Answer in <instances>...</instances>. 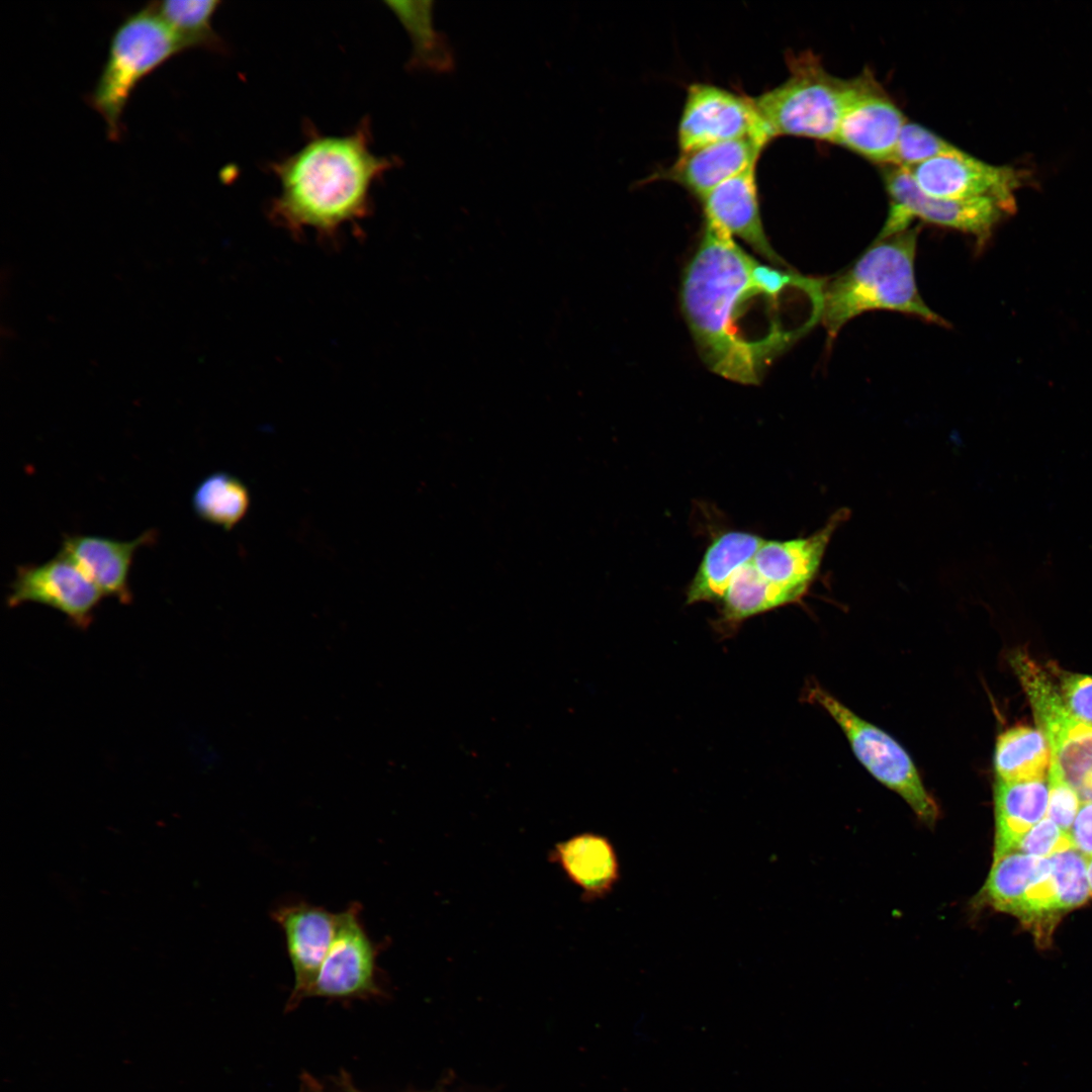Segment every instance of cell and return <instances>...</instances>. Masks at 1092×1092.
<instances>
[{"mask_svg": "<svg viewBox=\"0 0 1092 1092\" xmlns=\"http://www.w3.org/2000/svg\"><path fill=\"white\" fill-rule=\"evenodd\" d=\"M156 537L154 529L127 541L98 535L65 534L59 554L71 560L103 596L127 605L132 600L128 576L133 555L136 549L153 543Z\"/></svg>", "mask_w": 1092, "mask_h": 1092, "instance_id": "2e32d148", "label": "cell"}, {"mask_svg": "<svg viewBox=\"0 0 1092 1092\" xmlns=\"http://www.w3.org/2000/svg\"><path fill=\"white\" fill-rule=\"evenodd\" d=\"M789 75L778 86L753 97L775 138H806L833 143L851 79L831 75L811 52L786 56Z\"/></svg>", "mask_w": 1092, "mask_h": 1092, "instance_id": "277c9868", "label": "cell"}, {"mask_svg": "<svg viewBox=\"0 0 1092 1092\" xmlns=\"http://www.w3.org/2000/svg\"><path fill=\"white\" fill-rule=\"evenodd\" d=\"M907 122L903 112L871 72L851 79L833 143L885 165H892L901 130Z\"/></svg>", "mask_w": 1092, "mask_h": 1092, "instance_id": "9c48e42d", "label": "cell"}, {"mask_svg": "<svg viewBox=\"0 0 1092 1092\" xmlns=\"http://www.w3.org/2000/svg\"><path fill=\"white\" fill-rule=\"evenodd\" d=\"M306 1086L308 1087L309 1092H323L322 1089L317 1088V1085L314 1082V1080L310 1079L309 1077H306ZM349 1092H355V1091H349Z\"/></svg>", "mask_w": 1092, "mask_h": 1092, "instance_id": "836d02e7", "label": "cell"}, {"mask_svg": "<svg viewBox=\"0 0 1092 1092\" xmlns=\"http://www.w3.org/2000/svg\"><path fill=\"white\" fill-rule=\"evenodd\" d=\"M962 152L923 125L907 121L901 130L892 165L909 169L937 157Z\"/></svg>", "mask_w": 1092, "mask_h": 1092, "instance_id": "f1b7e54d", "label": "cell"}, {"mask_svg": "<svg viewBox=\"0 0 1092 1092\" xmlns=\"http://www.w3.org/2000/svg\"><path fill=\"white\" fill-rule=\"evenodd\" d=\"M767 143L746 138L679 152L674 162L654 173L651 180H668L699 200L725 181L756 167Z\"/></svg>", "mask_w": 1092, "mask_h": 1092, "instance_id": "9a60e30c", "label": "cell"}, {"mask_svg": "<svg viewBox=\"0 0 1092 1092\" xmlns=\"http://www.w3.org/2000/svg\"><path fill=\"white\" fill-rule=\"evenodd\" d=\"M848 516L847 509H839L808 536L764 540L751 561L753 566L766 580L803 598L820 570L831 538Z\"/></svg>", "mask_w": 1092, "mask_h": 1092, "instance_id": "5bb4252c", "label": "cell"}, {"mask_svg": "<svg viewBox=\"0 0 1092 1092\" xmlns=\"http://www.w3.org/2000/svg\"><path fill=\"white\" fill-rule=\"evenodd\" d=\"M906 170L918 187L929 195L950 199L989 198L1011 210L1015 205V191L1030 179L1024 169L992 165L965 151L937 157Z\"/></svg>", "mask_w": 1092, "mask_h": 1092, "instance_id": "8fae6325", "label": "cell"}, {"mask_svg": "<svg viewBox=\"0 0 1092 1092\" xmlns=\"http://www.w3.org/2000/svg\"><path fill=\"white\" fill-rule=\"evenodd\" d=\"M1051 748L1040 730L1012 727L997 739L995 771L1004 782L1044 781L1051 765Z\"/></svg>", "mask_w": 1092, "mask_h": 1092, "instance_id": "603a6c76", "label": "cell"}, {"mask_svg": "<svg viewBox=\"0 0 1092 1092\" xmlns=\"http://www.w3.org/2000/svg\"><path fill=\"white\" fill-rule=\"evenodd\" d=\"M751 561L735 573L720 602V616L716 621L720 628L734 630L736 625L750 617L802 599L798 594L766 580Z\"/></svg>", "mask_w": 1092, "mask_h": 1092, "instance_id": "7402d4cb", "label": "cell"}, {"mask_svg": "<svg viewBox=\"0 0 1092 1092\" xmlns=\"http://www.w3.org/2000/svg\"><path fill=\"white\" fill-rule=\"evenodd\" d=\"M1051 873L1049 858L1010 851L993 857L980 898L994 909L1018 916L1037 883Z\"/></svg>", "mask_w": 1092, "mask_h": 1092, "instance_id": "44dd1931", "label": "cell"}, {"mask_svg": "<svg viewBox=\"0 0 1092 1092\" xmlns=\"http://www.w3.org/2000/svg\"><path fill=\"white\" fill-rule=\"evenodd\" d=\"M883 181L890 197L887 220L878 240L907 230L913 218L958 230L976 237L983 244L1003 214L1012 210L989 198L950 199L923 192L908 170L886 165Z\"/></svg>", "mask_w": 1092, "mask_h": 1092, "instance_id": "52a82bcc", "label": "cell"}, {"mask_svg": "<svg viewBox=\"0 0 1092 1092\" xmlns=\"http://www.w3.org/2000/svg\"><path fill=\"white\" fill-rule=\"evenodd\" d=\"M1057 905L1061 914L1082 905L1090 894L1088 858L1075 848L1049 857Z\"/></svg>", "mask_w": 1092, "mask_h": 1092, "instance_id": "83f0119b", "label": "cell"}, {"mask_svg": "<svg viewBox=\"0 0 1092 1092\" xmlns=\"http://www.w3.org/2000/svg\"><path fill=\"white\" fill-rule=\"evenodd\" d=\"M182 51L185 49L180 40L150 3L117 26L96 86L88 97V104L104 119L110 140L121 136L123 109L138 83Z\"/></svg>", "mask_w": 1092, "mask_h": 1092, "instance_id": "5b68a950", "label": "cell"}, {"mask_svg": "<svg viewBox=\"0 0 1092 1092\" xmlns=\"http://www.w3.org/2000/svg\"><path fill=\"white\" fill-rule=\"evenodd\" d=\"M377 956L378 946L361 919V905L354 902L339 912L335 938L310 996L350 999L379 995Z\"/></svg>", "mask_w": 1092, "mask_h": 1092, "instance_id": "30bf717a", "label": "cell"}, {"mask_svg": "<svg viewBox=\"0 0 1092 1092\" xmlns=\"http://www.w3.org/2000/svg\"><path fill=\"white\" fill-rule=\"evenodd\" d=\"M755 168L725 181L700 199L705 221L744 241L776 267L785 266L764 232Z\"/></svg>", "mask_w": 1092, "mask_h": 1092, "instance_id": "e0dca14e", "label": "cell"}, {"mask_svg": "<svg viewBox=\"0 0 1092 1092\" xmlns=\"http://www.w3.org/2000/svg\"><path fill=\"white\" fill-rule=\"evenodd\" d=\"M1052 759L1081 802L1092 801V725L1074 717L1046 737Z\"/></svg>", "mask_w": 1092, "mask_h": 1092, "instance_id": "d4e9b609", "label": "cell"}, {"mask_svg": "<svg viewBox=\"0 0 1092 1092\" xmlns=\"http://www.w3.org/2000/svg\"><path fill=\"white\" fill-rule=\"evenodd\" d=\"M807 697L835 720L857 759L883 785L899 794L916 816L928 826L938 817V807L925 789L906 750L889 734L864 721L828 692L815 685Z\"/></svg>", "mask_w": 1092, "mask_h": 1092, "instance_id": "8992f818", "label": "cell"}, {"mask_svg": "<svg viewBox=\"0 0 1092 1092\" xmlns=\"http://www.w3.org/2000/svg\"><path fill=\"white\" fill-rule=\"evenodd\" d=\"M7 606L37 603L64 614L70 622L86 629L103 594L68 558L57 554L40 564L18 566L10 583Z\"/></svg>", "mask_w": 1092, "mask_h": 1092, "instance_id": "7c38bea8", "label": "cell"}, {"mask_svg": "<svg viewBox=\"0 0 1092 1092\" xmlns=\"http://www.w3.org/2000/svg\"><path fill=\"white\" fill-rule=\"evenodd\" d=\"M1049 800L1046 816L1061 829H1070L1081 805L1077 792L1067 783L1058 766L1051 761L1048 772Z\"/></svg>", "mask_w": 1092, "mask_h": 1092, "instance_id": "f546056e", "label": "cell"}, {"mask_svg": "<svg viewBox=\"0 0 1092 1092\" xmlns=\"http://www.w3.org/2000/svg\"><path fill=\"white\" fill-rule=\"evenodd\" d=\"M1060 694L1079 720L1092 725V675L1056 670Z\"/></svg>", "mask_w": 1092, "mask_h": 1092, "instance_id": "1f68e13d", "label": "cell"}, {"mask_svg": "<svg viewBox=\"0 0 1092 1092\" xmlns=\"http://www.w3.org/2000/svg\"><path fill=\"white\" fill-rule=\"evenodd\" d=\"M764 539L754 533H721L707 547L687 590V604L720 603L735 573L749 563Z\"/></svg>", "mask_w": 1092, "mask_h": 1092, "instance_id": "d6986e66", "label": "cell"}, {"mask_svg": "<svg viewBox=\"0 0 1092 1092\" xmlns=\"http://www.w3.org/2000/svg\"><path fill=\"white\" fill-rule=\"evenodd\" d=\"M1087 872H1088L1089 890H1090V894L1092 895V857L1088 859Z\"/></svg>", "mask_w": 1092, "mask_h": 1092, "instance_id": "e575fe53", "label": "cell"}, {"mask_svg": "<svg viewBox=\"0 0 1092 1092\" xmlns=\"http://www.w3.org/2000/svg\"><path fill=\"white\" fill-rule=\"evenodd\" d=\"M1073 846L1086 858L1092 857V801L1082 802L1070 829Z\"/></svg>", "mask_w": 1092, "mask_h": 1092, "instance_id": "d6a6232c", "label": "cell"}, {"mask_svg": "<svg viewBox=\"0 0 1092 1092\" xmlns=\"http://www.w3.org/2000/svg\"><path fill=\"white\" fill-rule=\"evenodd\" d=\"M919 228L880 239L853 265L823 282L821 320L828 341L851 318L874 309L917 315L936 325L945 321L919 294L914 260Z\"/></svg>", "mask_w": 1092, "mask_h": 1092, "instance_id": "3957f363", "label": "cell"}, {"mask_svg": "<svg viewBox=\"0 0 1092 1092\" xmlns=\"http://www.w3.org/2000/svg\"><path fill=\"white\" fill-rule=\"evenodd\" d=\"M406 29L413 42L410 66L436 73L451 72L452 49L433 22V1L386 2Z\"/></svg>", "mask_w": 1092, "mask_h": 1092, "instance_id": "cb8c5ba5", "label": "cell"}, {"mask_svg": "<svg viewBox=\"0 0 1092 1092\" xmlns=\"http://www.w3.org/2000/svg\"><path fill=\"white\" fill-rule=\"evenodd\" d=\"M307 129L296 152L270 165L280 188L269 213L293 234L310 230L332 238L369 214L372 187L396 159L372 151L366 119L343 135Z\"/></svg>", "mask_w": 1092, "mask_h": 1092, "instance_id": "7a4b0ae2", "label": "cell"}, {"mask_svg": "<svg viewBox=\"0 0 1092 1092\" xmlns=\"http://www.w3.org/2000/svg\"><path fill=\"white\" fill-rule=\"evenodd\" d=\"M191 503L199 519L231 530L247 514L250 492L238 477L224 471H216L197 484Z\"/></svg>", "mask_w": 1092, "mask_h": 1092, "instance_id": "4316f807", "label": "cell"}, {"mask_svg": "<svg viewBox=\"0 0 1092 1092\" xmlns=\"http://www.w3.org/2000/svg\"><path fill=\"white\" fill-rule=\"evenodd\" d=\"M220 2L216 0H166L150 5L172 30L185 50L225 52V43L212 26Z\"/></svg>", "mask_w": 1092, "mask_h": 1092, "instance_id": "484cf974", "label": "cell"}, {"mask_svg": "<svg viewBox=\"0 0 1092 1092\" xmlns=\"http://www.w3.org/2000/svg\"><path fill=\"white\" fill-rule=\"evenodd\" d=\"M1069 848H1074L1070 833L1044 817L1019 839L1014 850L1049 858Z\"/></svg>", "mask_w": 1092, "mask_h": 1092, "instance_id": "4dcf8cb0", "label": "cell"}, {"mask_svg": "<svg viewBox=\"0 0 1092 1092\" xmlns=\"http://www.w3.org/2000/svg\"><path fill=\"white\" fill-rule=\"evenodd\" d=\"M774 136L760 117L753 97L709 83H692L677 126L679 152L720 142Z\"/></svg>", "mask_w": 1092, "mask_h": 1092, "instance_id": "ba28073f", "label": "cell"}, {"mask_svg": "<svg viewBox=\"0 0 1092 1092\" xmlns=\"http://www.w3.org/2000/svg\"><path fill=\"white\" fill-rule=\"evenodd\" d=\"M1048 782H1004L994 787V857L1013 851L1019 839L1046 816Z\"/></svg>", "mask_w": 1092, "mask_h": 1092, "instance_id": "ffe728a7", "label": "cell"}, {"mask_svg": "<svg viewBox=\"0 0 1092 1092\" xmlns=\"http://www.w3.org/2000/svg\"><path fill=\"white\" fill-rule=\"evenodd\" d=\"M549 857L588 902L606 898L620 880L616 849L609 838L599 833H577L559 841Z\"/></svg>", "mask_w": 1092, "mask_h": 1092, "instance_id": "ac0fdd59", "label": "cell"}, {"mask_svg": "<svg viewBox=\"0 0 1092 1092\" xmlns=\"http://www.w3.org/2000/svg\"><path fill=\"white\" fill-rule=\"evenodd\" d=\"M271 916L282 930L294 975L288 1006L309 997L321 966L335 938L339 913L304 901L282 904Z\"/></svg>", "mask_w": 1092, "mask_h": 1092, "instance_id": "4fadbf2b", "label": "cell"}, {"mask_svg": "<svg viewBox=\"0 0 1092 1092\" xmlns=\"http://www.w3.org/2000/svg\"><path fill=\"white\" fill-rule=\"evenodd\" d=\"M756 260L734 238L705 221L681 281L680 302L697 349L709 369L742 384H758L768 365L802 332L785 324L787 291L764 285Z\"/></svg>", "mask_w": 1092, "mask_h": 1092, "instance_id": "6da1fadb", "label": "cell"}]
</instances>
